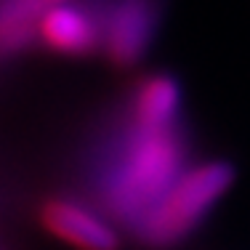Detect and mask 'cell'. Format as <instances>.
<instances>
[{"label":"cell","instance_id":"6da1fadb","mask_svg":"<svg viewBox=\"0 0 250 250\" xmlns=\"http://www.w3.org/2000/svg\"><path fill=\"white\" fill-rule=\"evenodd\" d=\"M184 160H187V141L178 130V123L170 128L133 125L120 163L106 178V208L123 221L139 224L141 216L184 173Z\"/></svg>","mask_w":250,"mask_h":250},{"label":"cell","instance_id":"7a4b0ae2","mask_svg":"<svg viewBox=\"0 0 250 250\" xmlns=\"http://www.w3.org/2000/svg\"><path fill=\"white\" fill-rule=\"evenodd\" d=\"M234 184V168L224 160L200 163L184 170L136 224L139 240L149 248H170L194 231L202 218Z\"/></svg>","mask_w":250,"mask_h":250},{"label":"cell","instance_id":"3957f363","mask_svg":"<svg viewBox=\"0 0 250 250\" xmlns=\"http://www.w3.org/2000/svg\"><path fill=\"white\" fill-rule=\"evenodd\" d=\"M163 19V0H101V53L115 67L146 56Z\"/></svg>","mask_w":250,"mask_h":250},{"label":"cell","instance_id":"277c9868","mask_svg":"<svg viewBox=\"0 0 250 250\" xmlns=\"http://www.w3.org/2000/svg\"><path fill=\"white\" fill-rule=\"evenodd\" d=\"M38 43L59 56L85 59L101 51V0H64L45 5Z\"/></svg>","mask_w":250,"mask_h":250},{"label":"cell","instance_id":"5b68a950","mask_svg":"<svg viewBox=\"0 0 250 250\" xmlns=\"http://www.w3.org/2000/svg\"><path fill=\"white\" fill-rule=\"evenodd\" d=\"M45 231L77 250H120V234L115 226L85 205L53 197L40 208Z\"/></svg>","mask_w":250,"mask_h":250},{"label":"cell","instance_id":"8992f818","mask_svg":"<svg viewBox=\"0 0 250 250\" xmlns=\"http://www.w3.org/2000/svg\"><path fill=\"white\" fill-rule=\"evenodd\" d=\"M178 109H181V85L176 77L165 72L146 75L136 85L130 112H133V125L139 128H170L178 123Z\"/></svg>","mask_w":250,"mask_h":250},{"label":"cell","instance_id":"52a82bcc","mask_svg":"<svg viewBox=\"0 0 250 250\" xmlns=\"http://www.w3.org/2000/svg\"><path fill=\"white\" fill-rule=\"evenodd\" d=\"M43 8L35 0H0V59L19 56L38 43Z\"/></svg>","mask_w":250,"mask_h":250},{"label":"cell","instance_id":"ba28073f","mask_svg":"<svg viewBox=\"0 0 250 250\" xmlns=\"http://www.w3.org/2000/svg\"><path fill=\"white\" fill-rule=\"evenodd\" d=\"M35 3H40V5H56V3H64V0H35Z\"/></svg>","mask_w":250,"mask_h":250}]
</instances>
